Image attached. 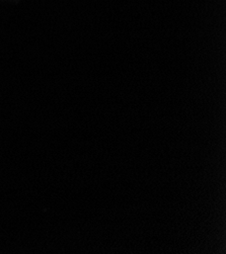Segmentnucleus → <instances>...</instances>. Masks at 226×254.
Instances as JSON below:
<instances>
[]
</instances>
